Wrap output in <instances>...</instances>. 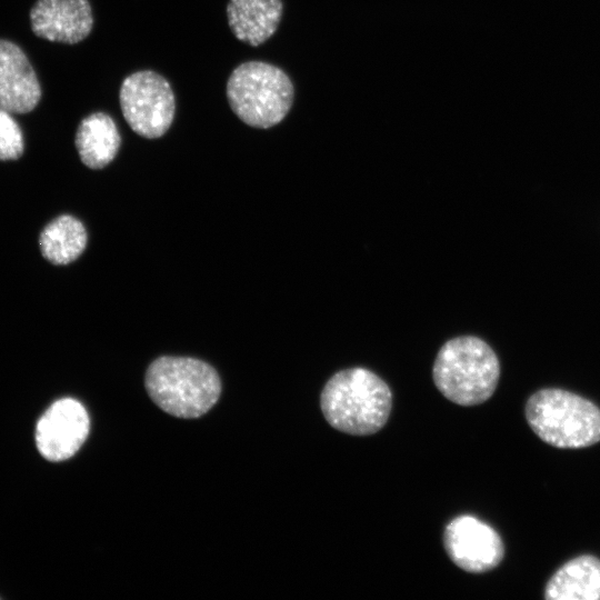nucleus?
I'll use <instances>...</instances> for the list:
<instances>
[{"label": "nucleus", "instance_id": "obj_1", "mask_svg": "<svg viewBox=\"0 0 600 600\" xmlns=\"http://www.w3.org/2000/svg\"><path fill=\"white\" fill-rule=\"evenodd\" d=\"M320 407L334 429L352 436H369L387 423L392 393L372 371L349 368L334 373L324 384Z\"/></svg>", "mask_w": 600, "mask_h": 600}, {"label": "nucleus", "instance_id": "obj_2", "mask_svg": "<svg viewBox=\"0 0 600 600\" xmlns=\"http://www.w3.org/2000/svg\"><path fill=\"white\" fill-rule=\"evenodd\" d=\"M146 389L164 412L183 419L208 412L221 393L217 371L207 362L188 357L163 356L146 372Z\"/></svg>", "mask_w": 600, "mask_h": 600}, {"label": "nucleus", "instance_id": "obj_3", "mask_svg": "<svg viewBox=\"0 0 600 600\" xmlns=\"http://www.w3.org/2000/svg\"><path fill=\"white\" fill-rule=\"evenodd\" d=\"M437 389L460 406H477L496 391L500 362L493 349L476 336H460L438 351L432 368Z\"/></svg>", "mask_w": 600, "mask_h": 600}, {"label": "nucleus", "instance_id": "obj_4", "mask_svg": "<svg viewBox=\"0 0 600 600\" xmlns=\"http://www.w3.org/2000/svg\"><path fill=\"white\" fill-rule=\"evenodd\" d=\"M524 412L532 431L552 447L578 449L600 441V408L577 393L540 389L529 397Z\"/></svg>", "mask_w": 600, "mask_h": 600}, {"label": "nucleus", "instance_id": "obj_5", "mask_svg": "<svg viewBox=\"0 0 600 600\" xmlns=\"http://www.w3.org/2000/svg\"><path fill=\"white\" fill-rule=\"evenodd\" d=\"M226 92L233 113L246 124L261 129L280 123L294 98L288 74L263 61H247L236 67Z\"/></svg>", "mask_w": 600, "mask_h": 600}, {"label": "nucleus", "instance_id": "obj_6", "mask_svg": "<svg viewBox=\"0 0 600 600\" xmlns=\"http://www.w3.org/2000/svg\"><path fill=\"white\" fill-rule=\"evenodd\" d=\"M119 101L124 120L143 138H160L173 121L174 93L169 81L156 71L140 70L127 76Z\"/></svg>", "mask_w": 600, "mask_h": 600}, {"label": "nucleus", "instance_id": "obj_7", "mask_svg": "<svg viewBox=\"0 0 600 600\" xmlns=\"http://www.w3.org/2000/svg\"><path fill=\"white\" fill-rule=\"evenodd\" d=\"M443 546L451 561L471 573H483L498 567L504 556L498 532L471 516H460L447 524Z\"/></svg>", "mask_w": 600, "mask_h": 600}, {"label": "nucleus", "instance_id": "obj_8", "mask_svg": "<svg viewBox=\"0 0 600 600\" xmlns=\"http://www.w3.org/2000/svg\"><path fill=\"white\" fill-rule=\"evenodd\" d=\"M90 420L84 407L76 399L53 402L36 427V444L43 458L59 462L71 458L86 441Z\"/></svg>", "mask_w": 600, "mask_h": 600}, {"label": "nucleus", "instance_id": "obj_9", "mask_svg": "<svg viewBox=\"0 0 600 600\" xmlns=\"http://www.w3.org/2000/svg\"><path fill=\"white\" fill-rule=\"evenodd\" d=\"M30 20L36 36L67 44L84 40L93 27L89 0H38Z\"/></svg>", "mask_w": 600, "mask_h": 600}, {"label": "nucleus", "instance_id": "obj_10", "mask_svg": "<svg viewBox=\"0 0 600 600\" xmlns=\"http://www.w3.org/2000/svg\"><path fill=\"white\" fill-rule=\"evenodd\" d=\"M40 98L39 80L24 52L16 43L0 39V108L27 113Z\"/></svg>", "mask_w": 600, "mask_h": 600}, {"label": "nucleus", "instance_id": "obj_11", "mask_svg": "<svg viewBox=\"0 0 600 600\" xmlns=\"http://www.w3.org/2000/svg\"><path fill=\"white\" fill-rule=\"evenodd\" d=\"M282 11L281 0H229L228 24L238 40L258 47L274 34Z\"/></svg>", "mask_w": 600, "mask_h": 600}, {"label": "nucleus", "instance_id": "obj_12", "mask_svg": "<svg viewBox=\"0 0 600 600\" xmlns=\"http://www.w3.org/2000/svg\"><path fill=\"white\" fill-rule=\"evenodd\" d=\"M547 600H600V559L578 556L563 563L544 588Z\"/></svg>", "mask_w": 600, "mask_h": 600}, {"label": "nucleus", "instance_id": "obj_13", "mask_svg": "<svg viewBox=\"0 0 600 600\" xmlns=\"http://www.w3.org/2000/svg\"><path fill=\"white\" fill-rule=\"evenodd\" d=\"M74 143L84 166L101 169L116 158L121 137L114 120L108 113L98 111L81 120Z\"/></svg>", "mask_w": 600, "mask_h": 600}, {"label": "nucleus", "instance_id": "obj_14", "mask_svg": "<svg viewBox=\"0 0 600 600\" xmlns=\"http://www.w3.org/2000/svg\"><path fill=\"white\" fill-rule=\"evenodd\" d=\"M83 223L69 214L49 222L40 233L39 247L46 260L53 264H68L78 259L87 246Z\"/></svg>", "mask_w": 600, "mask_h": 600}, {"label": "nucleus", "instance_id": "obj_15", "mask_svg": "<svg viewBox=\"0 0 600 600\" xmlns=\"http://www.w3.org/2000/svg\"><path fill=\"white\" fill-rule=\"evenodd\" d=\"M23 153L22 131L12 113L0 108V160H16Z\"/></svg>", "mask_w": 600, "mask_h": 600}]
</instances>
